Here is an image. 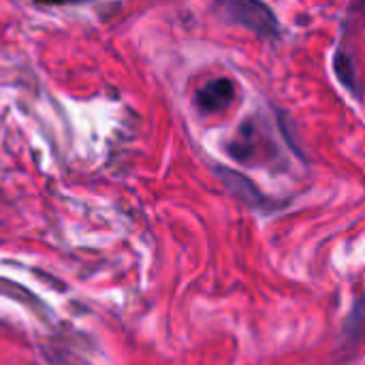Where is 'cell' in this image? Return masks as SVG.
Listing matches in <instances>:
<instances>
[{
	"label": "cell",
	"instance_id": "cell-1",
	"mask_svg": "<svg viewBox=\"0 0 365 365\" xmlns=\"http://www.w3.org/2000/svg\"><path fill=\"white\" fill-rule=\"evenodd\" d=\"M222 15L261 36H278L280 26L272 9L263 0H216Z\"/></svg>",
	"mask_w": 365,
	"mask_h": 365
},
{
	"label": "cell",
	"instance_id": "cell-2",
	"mask_svg": "<svg viewBox=\"0 0 365 365\" xmlns=\"http://www.w3.org/2000/svg\"><path fill=\"white\" fill-rule=\"evenodd\" d=\"M218 178L222 182V186L233 192L240 201H244L246 205L255 207V210H267L269 207V199L257 188V184L252 180H248L244 173L233 171L229 167H218Z\"/></svg>",
	"mask_w": 365,
	"mask_h": 365
},
{
	"label": "cell",
	"instance_id": "cell-3",
	"mask_svg": "<svg viewBox=\"0 0 365 365\" xmlns=\"http://www.w3.org/2000/svg\"><path fill=\"white\" fill-rule=\"evenodd\" d=\"M235 98V83L227 77L214 79L197 92V105L205 111H222Z\"/></svg>",
	"mask_w": 365,
	"mask_h": 365
},
{
	"label": "cell",
	"instance_id": "cell-4",
	"mask_svg": "<svg viewBox=\"0 0 365 365\" xmlns=\"http://www.w3.org/2000/svg\"><path fill=\"white\" fill-rule=\"evenodd\" d=\"M344 336H346L349 346H357L365 338V293L364 297L355 304V308H353V312H351V317L346 321Z\"/></svg>",
	"mask_w": 365,
	"mask_h": 365
},
{
	"label": "cell",
	"instance_id": "cell-5",
	"mask_svg": "<svg viewBox=\"0 0 365 365\" xmlns=\"http://www.w3.org/2000/svg\"><path fill=\"white\" fill-rule=\"evenodd\" d=\"M334 68H336L338 79L344 83V88H349L355 96H359V92H357V75H355V66H353L351 56H346L344 51H338L336 58H334Z\"/></svg>",
	"mask_w": 365,
	"mask_h": 365
}]
</instances>
